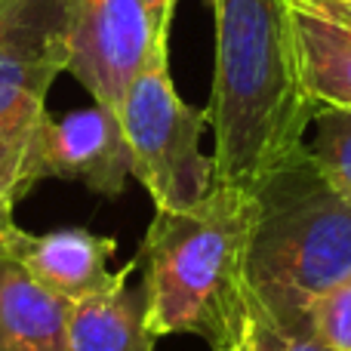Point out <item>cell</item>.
<instances>
[{
    "label": "cell",
    "mask_w": 351,
    "mask_h": 351,
    "mask_svg": "<svg viewBox=\"0 0 351 351\" xmlns=\"http://www.w3.org/2000/svg\"><path fill=\"white\" fill-rule=\"evenodd\" d=\"M250 290L284 324H308V302L351 278V200L308 158L287 160L256 188Z\"/></svg>",
    "instance_id": "cell-3"
},
{
    "label": "cell",
    "mask_w": 351,
    "mask_h": 351,
    "mask_svg": "<svg viewBox=\"0 0 351 351\" xmlns=\"http://www.w3.org/2000/svg\"><path fill=\"white\" fill-rule=\"evenodd\" d=\"M68 22V74L121 114L130 84L154 47L142 0H62Z\"/></svg>",
    "instance_id": "cell-6"
},
{
    "label": "cell",
    "mask_w": 351,
    "mask_h": 351,
    "mask_svg": "<svg viewBox=\"0 0 351 351\" xmlns=\"http://www.w3.org/2000/svg\"><path fill=\"white\" fill-rule=\"evenodd\" d=\"M114 250V237L93 234L86 228H56L47 234H28L19 262L43 287L80 302L114 280L117 271H108Z\"/></svg>",
    "instance_id": "cell-9"
},
{
    "label": "cell",
    "mask_w": 351,
    "mask_h": 351,
    "mask_svg": "<svg viewBox=\"0 0 351 351\" xmlns=\"http://www.w3.org/2000/svg\"><path fill=\"white\" fill-rule=\"evenodd\" d=\"M308 330L330 351H351V278L308 302Z\"/></svg>",
    "instance_id": "cell-14"
},
{
    "label": "cell",
    "mask_w": 351,
    "mask_h": 351,
    "mask_svg": "<svg viewBox=\"0 0 351 351\" xmlns=\"http://www.w3.org/2000/svg\"><path fill=\"white\" fill-rule=\"evenodd\" d=\"M62 71H68L62 0H6L0 6V194L12 200L34 188L31 148Z\"/></svg>",
    "instance_id": "cell-5"
},
{
    "label": "cell",
    "mask_w": 351,
    "mask_h": 351,
    "mask_svg": "<svg viewBox=\"0 0 351 351\" xmlns=\"http://www.w3.org/2000/svg\"><path fill=\"white\" fill-rule=\"evenodd\" d=\"M305 148L317 173L351 200V108H317Z\"/></svg>",
    "instance_id": "cell-12"
},
{
    "label": "cell",
    "mask_w": 351,
    "mask_h": 351,
    "mask_svg": "<svg viewBox=\"0 0 351 351\" xmlns=\"http://www.w3.org/2000/svg\"><path fill=\"white\" fill-rule=\"evenodd\" d=\"M148 12V22H152V31H154V40L164 37L170 40V31H173V19H176V6L179 0H142Z\"/></svg>",
    "instance_id": "cell-16"
},
{
    "label": "cell",
    "mask_w": 351,
    "mask_h": 351,
    "mask_svg": "<svg viewBox=\"0 0 351 351\" xmlns=\"http://www.w3.org/2000/svg\"><path fill=\"white\" fill-rule=\"evenodd\" d=\"M302 77L317 108H351V19L327 0H290Z\"/></svg>",
    "instance_id": "cell-10"
},
{
    "label": "cell",
    "mask_w": 351,
    "mask_h": 351,
    "mask_svg": "<svg viewBox=\"0 0 351 351\" xmlns=\"http://www.w3.org/2000/svg\"><path fill=\"white\" fill-rule=\"evenodd\" d=\"M330 6H333L336 12H342L346 19H351V0H327Z\"/></svg>",
    "instance_id": "cell-17"
},
{
    "label": "cell",
    "mask_w": 351,
    "mask_h": 351,
    "mask_svg": "<svg viewBox=\"0 0 351 351\" xmlns=\"http://www.w3.org/2000/svg\"><path fill=\"white\" fill-rule=\"evenodd\" d=\"M256 194L213 185L179 213H158L136 265L145 268L148 327L154 336H197L210 351H231L250 308V250Z\"/></svg>",
    "instance_id": "cell-2"
},
{
    "label": "cell",
    "mask_w": 351,
    "mask_h": 351,
    "mask_svg": "<svg viewBox=\"0 0 351 351\" xmlns=\"http://www.w3.org/2000/svg\"><path fill=\"white\" fill-rule=\"evenodd\" d=\"M216 71L206 105L216 185L256 191L305 148L315 99L290 0H213Z\"/></svg>",
    "instance_id": "cell-1"
},
{
    "label": "cell",
    "mask_w": 351,
    "mask_h": 351,
    "mask_svg": "<svg viewBox=\"0 0 351 351\" xmlns=\"http://www.w3.org/2000/svg\"><path fill=\"white\" fill-rule=\"evenodd\" d=\"M231 351H330L308 330V324H284L262 308V302L250 293V308L243 321L241 339Z\"/></svg>",
    "instance_id": "cell-13"
},
{
    "label": "cell",
    "mask_w": 351,
    "mask_h": 351,
    "mask_svg": "<svg viewBox=\"0 0 351 351\" xmlns=\"http://www.w3.org/2000/svg\"><path fill=\"white\" fill-rule=\"evenodd\" d=\"M130 176L139 179L158 213L194 206L216 185L213 158L200 152L206 108H194L170 77V40L158 37L121 105Z\"/></svg>",
    "instance_id": "cell-4"
},
{
    "label": "cell",
    "mask_w": 351,
    "mask_h": 351,
    "mask_svg": "<svg viewBox=\"0 0 351 351\" xmlns=\"http://www.w3.org/2000/svg\"><path fill=\"white\" fill-rule=\"evenodd\" d=\"M130 148L121 114L108 105L47 114L31 148V182L65 179L84 182L102 197H117L127 188Z\"/></svg>",
    "instance_id": "cell-7"
},
{
    "label": "cell",
    "mask_w": 351,
    "mask_h": 351,
    "mask_svg": "<svg viewBox=\"0 0 351 351\" xmlns=\"http://www.w3.org/2000/svg\"><path fill=\"white\" fill-rule=\"evenodd\" d=\"M12 206L16 200L0 194V259H19L25 241H28V231L19 228L16 216H12Z\"/></svg>",
    "instance_id": "cell-15"
},
{
    "label": "cell",
    "mask_w": 351,
    "mask_h": 351,
    "mask_svg": "<svg viewBox=\"0 0 351 351\" xmlns=\"http://www.w3.org/2000/svg\"><path fill=\"white\" fill-rule=\"evenodd\" d=\"M71 308L19 259H0V351H65Z\"/></svg>",
    "instance_id": "cell-11"
},
{
    "label": "cell",
    "mask_w": 351,
    "mask_h": 351,
    "mask_svg": "<svg viewBox=\"0 0 351 351\" xmlns=\"http://www.w3.org/2000/svg\"><path fill=\"white\" fill-rule=\"evenodd\" d=\"M136 262L123 265L105 290L74 302L65 351H154L158 336L148 327L145 284L130 287Z\"/></svg>",
    "instance_id": "cell-8"
},
{
    "label": "cell",
    "mask_w": 351,
    "mask_h": 351,
    "mask_svg": "<svg viewBox=\"0 0 351 351\" xmlns=\"http://www.w3.org/2000/svg\"><path fill=\"white\" fill-rule=\"evenodd\" d=\"M3 3H6V0H0V6H3Z\"/></svg>",
    "instance_id": "cell-18"
}]
</instances>
